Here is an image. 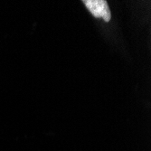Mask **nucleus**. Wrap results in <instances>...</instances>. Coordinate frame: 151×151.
<instances>
[{
  "label": "nucleus",
  "mask_w": 151,
  "mask_h": 151,
  "mask_svg": "<svg viewBox=\"0 0 151 151\" xmlns=\"http://www.w3.org/2000/svg\"><path fill=\"white\" fill-rule=\"evenodd\" d=\"M96 18H102L105 22H109L111 19V14L109 5L105 0H83L82 1Z\"/></svg>",
  "instance_id": "nucleus-1"
}]
</instances>
